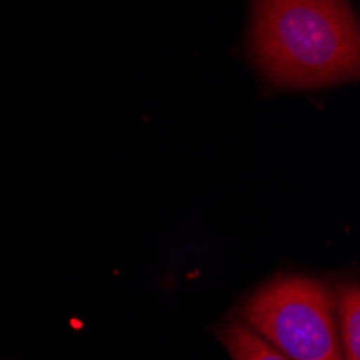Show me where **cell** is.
I'll return each mask as SVG.
<instances>
[{
	"label": "cell",
	"mask_w": 360,
	"mask_h": 360,
	"mask_svg": "<svg viewBox=\"0 0 360 360\" xmlns=\"http://www.w3.org/2000/svg\"><path fill=\"white\" fill-rule=\"evenodd\" d=\"M337 328L343 360H360V289L354 283L339 289Z\"/></svg>",
	"instance_id": "3957f363"
},
{
	"label": "cell",
	"mask_w": 360,
	"mask_h": 360,
	"mask_svg": "<svg viewBox=\"0 0 360 360\" xmlns=\"http://www.w3.org/2000/svg\"><path fill=\"white\" fill-rule=\"evenodd\" d=\"M246 321L291 360H343L335 298L319 281L283 276L246 304Z\"/></svg>",
	"instance_id": "7a4b0ae2"
},
{
	"label": "cell",
	"mask_w": 360,
	"mask_h": 360,
	"mask_svg": "<svg viewBox=\"0 0 360 360\" xmlns=\"http://www.w3.org/2000/svg\"><path fill=\"white\" fill-rule=\"evenodd\" d=\"M248 50L276 86L356 80L358 20L347 0H255Z\"/></svg>",
	"instance_id": "6da1fadb"
},
{
	"label": "cell",
	"mask_w": 360,
	"mask_h": 360,
	"mask_svg": "<svg viewBox=\"0 0 360 360\" xmlns=\"http://www.w3.org/2000/svg\"><path fill=\"white\" fill-rule=\"evenodd\" d=\"M220 337L233 360H291L244 323H231Z\"/></svg>",
	"instance_id": "277c9868"
}]
</instances>
